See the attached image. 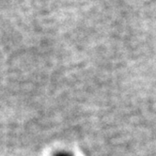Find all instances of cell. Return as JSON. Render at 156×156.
<instances>
[{
  "label": "cell",
  "mask_w": 156,
  "mask_h": 156,
  "mask_svg": "<svg viewBox=\"0 0 156 156\" xmlns=\"http://www.w3.org/2000/svg\"><path fill=\"white\" fill-rule=\"evenodd\" d=\"M59 156H71V155H67V154H61V155H59Z\"/></svg>",
  "instance_id": "cell-1"
}]
</instances>
